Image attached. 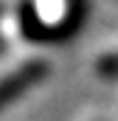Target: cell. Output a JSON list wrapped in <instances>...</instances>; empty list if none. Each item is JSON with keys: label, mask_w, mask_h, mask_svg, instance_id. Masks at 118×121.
Wrapping results in <instances>:
<instances>
[{"label": "cell", "mask_w": 118, "mask_h": 121, "mask_svg": "<svg viewBox=\"0 0 118 121\" xmlns=\"http://www.w3.org/2000/svg\"><path fill=\"white\" fill-rule=\"evenodd\" d=\"M45 76H48V62L37 59V56L23 59L17 65H11L8 70H3L0 73V113L11 101H17L20 96H25L34 85H39Z\"/></svg>", "instance_id": "6da1fadb"}]
</instances>
